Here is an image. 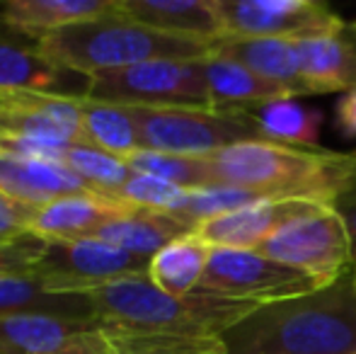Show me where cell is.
<instances>
[{
  "instance_id": "obj_1",
  "label": "cell",
  "mask_w": 356,
  "mask_h": 354,
  "mask_svg": "<svg viewBox=\"0 0 356 354\" xmlns=\"http://www.w3.org/2000/svg\"><path fill=\"white\" fill-rule=\"evenodd\" d=\"M220 342L225 354H356V269L313 293L257 306Z\"/></svg>"
},
{
  "instance_id": "obj_2",
  "label": "cell",
  "mask_w": 356,
  "mask_h": 354,
  "mask_svg": "<svg viewBox=\"0 0 356 354\" xmlns=\"http://www.w3.org/2000/svg\"><path fill=\"white\" fill-rule=\"evenodd\" d=\"M213 187H238L262 199H298L332 207L356 172V153L248 141L209 156Z\"/></svg>"
},
{
  "instance_id": "obj_3",
  "label": "cell",
  "mask_w": 356,
  "mask_h": 354,
  "mask_svg": "<svg viewBox=\"0 0 356 354\" xmlns=\"http://www.w3.org/2000/svg\"><path fill=\"white\" fill-rule=\"evenodd\" d=\"M95 318L102 330L114 332H170V335L220 337L228 328L262 303L207 293H172L158 289L148 274L117 279L90 289Z\"/></svg>"
},
{
  "instance_id": "obj_4",
  "label": "cell",
  "mask_w": 356,
  "mask_h": 354,
  "mask_svg": "<svg viewBox=\"0 0 356 354\" xmlns=\"http://www.w3.org/2000/svg\"><path fill=\"white\" fill-rule=\"evenodd\" d=\"M37 51L61 71L92 78L102 71L136 66L158 58L204 61L211 56V44L175 37L134 22L117 13V0H114L112 13L56 29L49 37L39 39Z\"/></svg>"
},
{
  "instance_id": "obj_5",
  "label": "cell",
  "mask_w": 356,
  "mask_h": 354,
  "mask_svg": "<svg viewBox=\"0 0 356 354\" xmlns=\"http://www.w3.org/2000/svg\"><path fill=\"white\" fill-rule=\"evenodd\" d=\"M145 151L207 158L248 141H267L250 109L131 107Z\"/></svg>"
},
{
  "instance_id": "obj_6",
  "label": "cell",
  "mask_w": 356,
  "mask_h": 354,
  "mask_svg": "<svg viewBox=\"0 0 356 354\" xmlns=\"http://www.w3.org/2000/svg\"><path fill=\"white\" fill-rule=\"evenodd\" d=\"M207 61V58H204ZM204 61H145L90 78L88 99L124 107L213 109Z\"/></svg>"
},
{
  "instance_id": "obj_7",
  "label": "cell",
  "mask_w": 356,
  "mask_h": 354,
  "mask_svg": "<svg viewBox=\"0 0 356 354\" xmlns=\"http://www.w3.org/2000/svg\"><path fill=\"white\" fill-rule=\"evenodd\" d=\"M318 289H323V284L313 277L259 250L213 248L197 293L254 301L264 306L284 298L305 296Z\"/></svg>"
},
{
  "instance_id": "obj_8",
  "label": "cell",
  "mask_w": 356,
  "mask_h": 354,
  "mask_svg": "<svg viewBox=\"0 0 356 354\" xmlns=\"http://www.w3.org/2000/svg\"><path fill=\"white\" fill-rule=\"evenodd\" d=\"M259 252L300 269L323 287L337 282L352 267L347 226L332 207H318L284 223L259 246Z\"/></svg>"
},
{
  "instance_id": "obj_9",
  "label": "cell",
  "mask_w": 356,
  "mask_h": 354,
  "mask_svg": "<svg viewBox=\"0 0 356 354\" xmlns=\"http://www.w3.org/2000/svg\"><path fill=\"white\" fill-rule=\"evenodd\" d=\"M150 260L138 257L99 238L47 241L32 272L56 293H88L117 279L148 274Z\"/></svg>"
},
{
  "instance_id": "obj_10",
  "label": "cell",
  "mask_w": 356,
  "mask_h": 354,
  "mask_svg": "<svg viewBox=\"0 0 356 354\" xmlns=\"http://www.w3.org/2000/svg\"><path fill=\"white\" fill-rule=\"evenodd\" d=\"M228 37L300 39L332 32L342 17L315 0H216Z\"/></svg>"
},
{
  "instance_id": "obj_11",
  "label": "cell",
  "mask_w": 356,
  "mask_h": 354,
  "mask_svg": "<svg viewBox=\"0 0 356 354\" xmlns=\"http://www.w3.org/2000/svg\"><path fill=\"white\" fill-rule=\"evenodd\" d=\"M0 136L51 143L83 141V97L37 90L0 92Z\"/></svg>"
},
{
  "instance_id": "obj_12",
  "label": "cell",
  "mask_w": 356,
  "mask_h": 354,
  "mask_svg": "<svg viewBox=\"0 0 356 354\" xmlns=\"http://www.w3.org/2000/svg\"><path fill=\"white\" fill-rule=\"evenodd\" d=\"M327 204L298 202V199H259L238 211L216 216L197 226V236L211 248H235V250H259L272 233L284 223L315 211Z\"/></svg>"
},
{
  "instance_id": "obj_13",
  "label": "cell",
  "mask_w": 356,
  "mask_h": 354,
  "mask_svg": "<svg viewBox=\"0 0 356 354\" xmlns=\"http://www.w3.org/2000/svg\"><path fill=\"white\" fill-rule=\"evenodd\" d=\"M298 63L313 95L356 88V22H339L332 32L300 39Z\"/></svg>"
},
{
  "instance_id": "obj_14",
  "label": "cell",
  "mask_w": 356,
  "mask_h": 354,
  "mask_svg": "<svg viewBox=\"0 0 356 354\" xmlns=\"http://www.w3.org/2000/svg\"><path fill=\"white\" fill-rule=\"evenodd\" d=\"M99 323L51 313L0 318V354H63L99 332Z\"/></svg>"
},
{
  "instance_id": "obj_15",
  "label": "cell",
  "mask_w": 356,
  "mask_h": 354,
  "mask_svg": "<svg viewBox=\"0 0 356 354\" xmlns=\"http://www.w3.org/2000/svg\"><path fill=\"white\" fill-rule=\"evenodd\" d=\"M211 56L240 63L257 76L286 88L293 97L313 95V90L300 73L298 47L289 39L228 37V34H223L211 42Z\"/></svg>"
},
{
  "instance_id": "obj_16",
  "label": "cell",
  "mask_w": 356,
  "mask_h": 354,
  "mask_svg": "<svg viewBox=\"0 0 356 354\" xmlns=\"http://www.w3.org/2000/svg\"><path fill=\"white\" fill-rule=\"evenodd\" d=\"M95 192L66 163L29 161L0 151V194L27 207H44L58 197ZM99 194V192H95Z\"/></svg>"
},
{
  "instance_id": "obj_17",
  "label": "cell",
  "mask_w": 356,
  "mask_h": 354,
  "mask_svg": "<svg viewBox=\"0 0 356 354\" xmlns=\"http://www.w3.org/2000/svg\"><path fill=\"white\" fill-rule=\"evenodd\" d=\"M117 13L175 37L207 44L223 37L216 0H117Z\"/></svg>"
},
{
  "instance_id": "obj_18",
  "label": "cell",
  "mask_w": 356,
  "mask_h": 354,
  "mask_svg": "<svg viewBox=\"0 0 356 354\" xmlns=\"http://www.w3.org/2000/svg\"><path fill=\"white\" fill-rule=\"evenodd\" d=\"M124 202L104 194H68L44 204L34 214L29 231L44 241H78L95 233L119 214Z\"/></svg>"
},
{
  "instance_id": "obj_19",
  "label": "cell",
  "mask_w": 356,
  "mask_h": 354,
  "mask_svg": "<svg viewBox=\"0 0 356 354\" xmlns=\"http://www.w3.org/2000/svg\"><path fill=\"white\" fill-rule=\"evenodd\" d=\"M189 233H194V228L187 226L184 221H179V218H175L172 214L124 204L117 216L109 218L95 233V238L112 243V246L122 248V250L131 252V255L148 257L150 260L165 246H170L177 238L189 236Z\"/></svg>"
},
{
  "instance_id": "obj_20",
  "label": "cell",
  "mask_w": 356,
  "mask_h": 354,
  "mask_svg": "<svg viewBox=\"0 0 356 354\" xmlns=\"http://www.w3.org/2000/svg\"><path fill=\"white\" fill-rule=\"evenodd\" d=\"M19 313H51L97 323L90 293H56L34 272L0 274V318Z\"/></svg>"
},
{
  "instance_id": "obj_21",
  "label": "cell",
  "mask_w": 356,
  "mask_h": 354,
  "mask_svg": "<svg viewBox=\"0 0 356 354\" xmlns=\"http://www.w3.org/2000/svg\"><path fill=\"white\" fill-rule=\"evenodd\" d=\"M112 10L114 0H8L0 5V19L39 42L56 29L102 17Z\"/></svg>"
},
{
  "instance_id": "obj_22",
  "label": "cell",
  "mask_w": 356,
  "mask_h": 354,
  "mask_svg": "<svg viewBox=\"0 0 356 354\" xmlns=\"http://www.w3.org/2000/svg\"><path fill=\"white\" fill-rule=\"evenodd\" d=\"M204 71L213 109H252L274 99L293 97L286 88L228 58L209 56L204 61Z\"/></svg>"
},
{
  "instance_id": "obj_23",
  "label": "cell",
  "mask_w": 356,
  "mask_h": 354,
  "mask_svg": "<svg viewBox=\"0 0 356 354\" xmlns=\"http://www.w3.org/2000/svg\"><path fill=\"white\" fill-rule=\"evenodd\" d=\"M211 250L213 248L204 243L197 233L177 238L150 257L148 279L172 296L194 293L202 284L204 272H207Z\"/></svg>"
},
{
  "instance_id": "obj_24",
  "label": "cell",
  "mask_w": 356,
  "mask_h": 354,
  "mask_svg": "<svg viewBox=\"0 0 356 354\" xmlns=\"http://www.w3.org/2000/svg\"><path fill=\"white\" fill-rule=\"evenodd\" d=\"M250 114L259 124L269 143H282L291 148H320L323 112L298 102V97H284L252 107Z\"/></svg>"
},
{
  "instance_id": "obj_25",
  "label": "cell",
  "mask_w": 356,
  "mask_h": 354,
  "mask_svg": "<svg viewBox=\"0 0 356 354\" xmlns=\"http://www.w3.org/2000/svg\"><path fill=\"white\" fill-rule=\"evenodd\" d=\"M83 143L127 161L141 151V131L131 107L83 97Z\"/></svg>"
},
{
  "instance_id": "obj_26",
  "label": "cell",
  "mask_w": 356,
  "mask_h": 354,
  "mask_svg": "<svg viewBox=\"0 0 356 354\" xmlns=\"http://www.w3.org/2000/svg\"><path fill=\"white\" fill-rule=\"evenodd\" d=\"M68 71H61L49 63L34 49L19 47L0 39V92L10 90H37V92H63Z\"/></svg>"
},
{
  "instance_id": "obj_27",
  "label": "cell",
  "mask_w": 356,
  "mask_h": 354,
  "mask_svg": "<svg viewBox=\"0 0 356 354\" xmlns=\"http://www.w3.org/2000/svg\"><path fill=\"white\" fill-rule=\"evenodd\" d=\"M107 354H225L220 337L102 330Z\"/></svg>"
},
{
  "instance_id": "obj_28",
  "label": "cell",
  "mask_w": 356,
  "mask_h": 354,
  "mask_svg": "<svg viewBox=\"0 0 356 354\" xmlns=\"http://www.w3.org/2000/svg\"><path fill=\"white\" fill-rule=\"evenodd\" d=\"M129 168L134 172L160 177L165 182H172L182 189H204L213 187L211 163L207 158L197 156H175V153H160V151H136L127 158Z\"/></svg>"
},
{
  "instance_id": "obj_29",
  "label": "cell",
  "mask_w": 356,
  "mask_h": 354,
  "mask_svg": "<svg viewBox=\"0 0 356 354\" xmlns=\"http://www.w3.org/2000/svg\"><path fill=\"white\" fill-rule=\"evenodd\" d=\"M66 166L78 177H83L95 192L112 199H117L119 189L134 175V170L129 168V163L124 158L112 156V153L83 141L71 146V151L66 156Z\"/></svg>"
},
{
  "instance_id": "obj_30",
  "label": "cell",
  "mask_w": 356,
  "mask_h": 354,
  "mask_svg": "<svg viewBox=\"0 0 356 354\" xmlns=\"http://www.w3.org/2000/svg\"><path fill=\"white\" fill-rule=\"evenodd\" d=\"M259 199L262 197L248 192V189L223 187V184H218V187L189 189L184 202L179 204V209L172 216L197 231V226H202L204 221H211L216 216L238 211V209L248 207V204H252V202H259Z\"/></svg>"
},
{
  "instance_id": "obj_31",
  "label": "cell",
  "mask_w": 356,
  "mask_h": 354,
  "mask_svg": "<svg viewBox=\"0 0 356 354\" xmlns=\"http://www.w3.org/2000/svg\"><path fill=\"white\" fill-rule=\"evenodd\" d=\"M187 192L189 189H182L172 182H165V179H160V177L134 172V175L127 179V184L119 189L117 199L124 204H131V207L175 214L179 209V204L184 202Z\"/></svg>"
},
{
  "instance_id": "obj_32",
  "label": "cell",
  "mask_w": 356,
  "mask_h": 354,
  "mask_svg": "<svg viewBox=\"0 0 356 354\" xmlns=\"http://www.w3.org/2000/svg\"><path fill=\"white\" fill-rule=\"evenodd\" d=\"M47 241L34 233L10 243H0V274H29L42 257Z\"/></svg>"
},
{
  "instance_id": "obj_33",
  "label": "cell",
  "mask_w": 356,
  "mask_h": 354,
  "mask_svg": "<svg viewBox=\"0 0 356 354\" xmlns=\"http://www.w3.org/2000/svg\"><path fill=\"white\" fill-rule=\"evenodd\" d=\"M37 207H27L15 199L0 194V243H10L22 238L24 233H32V221Z\"/></svg>"
},
{
  "instance_id": "obj_34",
  "label": "cell",
  "mask_w": 356,
  "mask_h": 354,
  "mask_svg": "<svg viewBox=\"0 0 356 354\" xmlns=\"http://www.w3.org/2000/svg\"><path fill=\"white\" fill-rule=\"evenodd\" d=\"M332 209L342 216L349 233V248H352V267L356 269V172L349 179V184L337 194L332 202Z\"/></svg>"
},
{
  "instance_id": "obj_35",
  "label": "cell",
  "mask_w": 356,
  "mask_h": 354,
  "mask_svg": "<svg viewBox=\"0 0 356 354\" xmlns=\"http://www.w3.org/2000/svg\"><path fill=\"white\" fill-rule=\"evenodd\" d=\"M334 117H337L339 131L347 138H356V88L339 97L337 107H334Z\"/></svg>"
},
{
  "instance_id": "obj_36",
  "label": "cell",
  "mask_w": 356,
  "mask_h": 354,
  "mask_svg": "<svg viewBox=\"0 0 356 354\" xmlns=\"http://www.w3.org/2000/svg\"><path fill=\"white\" fill-rule=\"evenodd\" d=\"M63 354H107V340H104V332H95L90 340H85L83 345L73 347V350L63 352Z\"/></svg>"
}]
</instances>
